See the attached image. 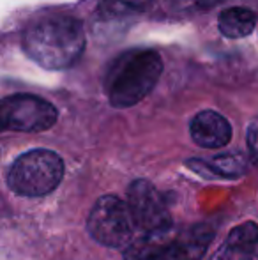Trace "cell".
<instances>
[{"label": "cell", "mask_w": 258, "mask_h": 260, "mask_svg": "<svg viewBox=\"0 0 258 260\" xmlns=\"http://www.w3.org/2000/svg\"><path fill=\"white\" fill-rule=\"evenodd\" d=\"M87 39L78 18L64 13L43 14L21 36L23 52L43 69L60 71L75 66L85 50Z\"/></svg>", "instance_id": "cell-1"}, {"label": "cell", "mask_w": 258, "mask_h": 260, "mask_svg": "<svg viewBox=\"0 0 258 260\" xmlns=\"http://www.w3.org/2000/svg\"><path fill=\"white\" fill-rule=\"evenodd\" d=\"M163 57L152 48H131L110 64L104 92L112 106L129 108L152 92L163 75Z\"/></svg>", "instance_id": "cell-2"}, {"label": "cell", "mask_w": 258, "mask_h": 260, "mask_svg": "<svg viewBox=\"0 0 258 260\" xmlns=\"http://www.w3.org/2000/svg\"><path fill=\"white\" fill-rule=\"evenodd\" d=\"M64 161L48 149H34L18 156L7 174V186L21 197H45L60 184Z\"/></svg>", "instance_id": "cell-3"}, {"label": "cell", "mask_w": 258, "mask_h": 260, "mask_svg": "<svg viewBox=\"0 0 258 260\" xmlns=\"http://www.w3.org/2000/svg\"><path fill=\"white\" fill-rule=\"evenodd\" d=\"M134 219L119 197L104 195L94 204L87 219V230L99 244L108 248L128 246L133 241Z\"/></svg>", "instance_id": "cell-4"}, {"label": "cell", "mask_w": 258, "mask_h": 260, "mask_svg": "<svg viewBox=\"0 0 258 260\" xmlns=\"http://www.w3.org/2000/svg\"><path fill=\"white\" fill-rule=\"evenodd\" d=\"M59 110L34 94H13L0 103V124L6 131L39 133L55 126Z\"/></svg>", "instance_id": "cell-5"}, {"label": "cell", "mask_w": 258, "mask_h": 260, "mask_svg": "<svg viewBox=\"0 0 258 260\" xmlns=\"http://www.w3.org/2000/svg\"><path fill=\"white\" fill-rule=\"evenodd\" d=\"M128 206L134 225L141 232H165L172 230V216L165 197L152 182L138 179L128 189Z\"/></svg>", "instance_id": "cell-6"}, {"label": "cell", "mask_w": 258, "mask_h": 260, "mask_svg": "<svg viewBox=\"0 0 258 260\" xmlns=\"http://www.w3.org/2000/svg\"><path fill=\"white\" fill-rule=\"evenodd\" d=\"M190 135L200 147L219 149L232 140V126L216 110H203L191 119Z\"/></svg>", "instance_id": "cell-7"}, {"label": "cell", "mask_w": 258, "mask_h": 260, "mask_svg": "<svg viewBox=\"0 0 258 260\" xmlns=\"http://www.w3.org/2000/svg\"><path fill=\"white\" fill-rule=\"evenodd\" d=\"M214 239L210 225H195L175 236L161 260H200Z\"/></svg>", "instance_id": "cell-8"}, {"label": "cell", "mask_w": 258, "mask_h": 260, "mask_svg": "<svg viewBox=\"0 0 258 260\" xmlns=\"http://www.w3.org/2000/svg\"><path fill=\"white\" fill-rule=\"evenodd\" d=\"M172 230L165 232H141L126 246V260H161L172 243Z\"/></svg>", "instance_id": "cell-9"}, {"label": "cell", "mask_w": 258, "mask_h": 260, "mask_svg": "<svg viewBox=\"0 0 258 260\" xmlns=\"http://www.w3.org/2000/svg\"><path fill=\"white\" fill-rule=\"evenodd\" d=\"M188 167L193 168L195 172L202 175H214V177H227L237 179L246 172V157L239 152H230V154H221L212 157L210 161L191 159L188 161Z\"/></svg>", "instance_id": "cell-10"}, {"label": "cell", "mask_w": 258, "mask_h": 260, "mask_svg": "<svg viewBox=\"0 0 258 260\" xmlns=\"http://www.w3.org/2000/svg\"><path fill=\"white\" fill-rule=\"evenodd\" d=\"M256 13L249 7H228L217 16V28L228 39H242L256 27Z\"/></svg>", "instance_id": "cell-11"}, {"label": "cell", "mask_w": 258, "mask_h": 260, "mask_svg": "<svg viewBox=\"0 0 258 260\" xmlns=\"http://www.w3.org/2000/svg\"><path fill=\"white\" fill-rule=\"evenodd\" d=\"M152 6L154 0H101L96 13L101 20H121L149 13Z\"/></svg>", "instance_id": "cell-12"}, {"label": "cell", "mask_w": 258, "mask_h": 260, "mask_svg": "<svg viewBox=\"0 0 258 260\" xmlns=\"http://www.w3.org/2000/svg\"><path fill=\"white\" fill-rule=\"evenodd\" d=\"M228 248L234 253H249L258 246V223L255 221H246L241 225L234 226L228 234L227 241H225Z\"/></svg>", "instance_id": "cell-13"}, {"label": "cell", "mask_w": 258, "mask_h": 260, "mask_svg": "<svg viewBox=\"0 0 258 260\" xmlns=\"http://www.w3.org/2000/svg\"><path fill=\"white\" fill-rule=\"evenodd\" d=\"M225 0H161L165 9L172 13H203Z\"/></svg>", "instance_id": "cell-14"}, {"label": "cell", "mask_w": 258, "mask_h": 260, "mask_svg": "<svg viewBox=\"0 0 258 260\" xmlns=\"http://www.w3.org/2000/svg\"><path fill=\"white\" fill-rule=\"evenodd\" d=\"M248 151L251 161L258 167V122H253L248 129Z\"/></svg>", "instance_id": "cell-15"}, {"label": "cell", "mask_w": 258, "mask_h": 260, "mask_svg": "<svg viewBox=\"0 0 258 260\" xmlns=\"http://www.w3.org/2000/svg\"><path fill=\"white\" fill-rule=\"evenodd\" d=\"M234 255H235L234 251H232L227 244H223V246H221L209 260H234Z\"/></svg>", "instance_id": "cell-16"}, {"label": "cell", "mask_w": 258, "mask_h": 260, "mask_svg": "<svg viewBox=\"0 0 258 260\" xmlns=\"http://www.w3.org/2000/svg\"><path fill=\"white\" fill-rule=\"evenodd\" d=\"M241 260H258V246H256L253 251H249V253H246L244 257H242Z\"/></svg>", "instance_id": "cell-17"}]
</instances>
